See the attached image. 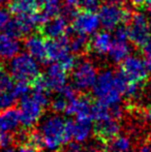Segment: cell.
<instances>
[{"label": "cell", "mask_w": 151, "mask_h": 152, "mask_svg": "<svg viewBox=\"0 0 151 152\" xmlns=\"http://www.w3.org/2000/svg\"><path fill=\"white\" fill-rule=\"evenodd\" d=\"M128 81L121 72H114L112 70H104L97 76L93 85L94 95L107 104L108 106L115 104L120 100V95L124 93L125 87Z\"/></svg>", "instance_id": "cell-1"}, {"label": "cell", "mask_w": 151, "mask_h": 152, "mask_svg": "<svg viewBox=\"0 0 151 152\" xmlns=\"http://www.w3.org/2000/svg\"><path fill=\"white\" fill-rule=\"evenodd\" d=\"M8 67L12 79L17 81H24L31 84L39 76L37 61L28 53H18L10 59Z\"/></svg>", "instance_id": "cell-2"}, {"label": "cell", "mask_w": 151, "mask_h": 152, "mask_svg": "<svg viewBox=\"0 0 151 152\" xmlns=\"http://www.w3.org/2000/svg\"><path fill=\"white\" fill-rule=\"evenodd\" d=\"M47 21L46 17L42 12H29V14L18 15L17 18L9 20L6 25V33L14 37H21L29 34L36 27L42 26Z\"/></svg>", "instance_id": "cell-3"}, {"label": "cell", "mask_w": 151, "mask_h": 152, "mask_svg": "<svg viewBox=\"0 0 151 152\" xmlns=\"http://www.w3.org/2000/svg\"><path fill=\"white\" fill-rule=\"evenodd\" d=\"M97 16L104 28L107 30H114L121 24L129 21L131 12L123 6L109 1L99 7Z\"/></svg>", "instance_id": "cell-4"}, {"label": "cell", "mask_w": 151, "mask_h": 152, "mask_svg": "<svg viewBox=\"0 0 151 152\" xmlns=\"http://www.w3.org/2000/svg\"><path fill=\"white\" fill-rule=\"evenodd\" d=\"M127 33L128 40H131L135 46L142 48L151 38V26L147 17L141 12L131 15L127 27Z\"/></svg>", "instance_id": "cell-5"}, {"label": "cell", "mask_w": 151, "mask_h": 152, "mask_svg": "<svg viewBox=\"0 0 151 152\" xmlns=\"http://www.w3.org/2000/svg\"><path fill=\"white\" fill-rule=\"evenodd\" d=\"M120 72L128 82H135L139 84L144 82L149 75L145 65V60L138 55H128L122 61Z\"/></svg>", "instance_id": "cell-6"}, {"label": "cell", "mask_w": 151, "mask_h": 152, "mask_svg": "<svg viewBox=\"0 0 151 152\" xmlns=\"http://www.w3.org/2000/svg\"><path fill=\"white\" fill-rule=\"evenodd\" d=\"M73 69V81L77 89L87 90L93 87L97 78V72L94 64L90 60L84 59L77 62Z\"/></svg>", "instance_id": "cell-7"}, {"label": "cell", "mask_w": 151, "mask_h": 152, "mask_svg": "<svg viewBox=\"0 0 151 152\" xmlns=\"http://www.w3.org/2000/svg\"><path fill=\"white\" fill-rule=\"evenodd\" d=\"M64 121L60 117H51L42 124V134L44 145L50 149H56L63 143Z\"/></svg>", "instance_id": "cell-8"}, {"label": "cell", "mask_w": 151, "mask_h": 152, "mask_svg": "<svg viewBox=\"0 0 151 152\" xmlns=\"http://www.w3.org/2000/svg\"><path fill=\"white\" fill-rule=\"evenodd\" d=\"M101 26L99 18L93 10H84L76 12L73 17V30L82 35H92L96 33Z\"/></svg>", "instance_id": "cell-9"}, {"label": "cell", "mask_w": 151, "mask_h": 152, "mask_svg": "<svg viewBox=\"0 0 151 152\" xmlns=\"http://www.w3.org/2000/svg\"><path fill=\"white\" fill-rule=\"evenodd\" d=\"M21 122L25 127H31L35 124L42 113V106L33 98L32 95L25 94L21 98Z\"/></svg>", "instance_id": "cell-10"}, {"label": "cell", "mask_w": 151, "mask_h": 152, "mask_svg": "<svg viewBox=\"0 0 151 152\" xmlns=\"http://www.w3.org/2000/svg\"><path fill=\"white\" fill-rule=\"evenodd\" d=\"M47 59L52 62H60L66 55L71 53L69 39L64 35L58 38H53L46 42Z\"/></svg>", "instance_id": "cell-11"}, {"label": "cell", "mask_w": 151, "mask_h": 152, "mask_svg": "<svg viewBox=\"0 0 151 152\" xmlns=\"http://www.w3.org/2000/svg\"><path fill=\"white\" fill-rule=\"evenodd\" d=\"M91 99L86 95H81L79 97L73 98L69 100V104L64 112L67 115H77V120H91L90 109H91Z\"/></svg>", "instance_id": "cell-12"}, {"label": "cell", "mask_w": 151, "mask_h": 152, "mask_svg": "<svg viewBox=\"0 0 151 152\" xmlns=\"http://www.w3.org/2000/svg\"><path fill=\"white\" fill-rule=\"evenodd\" d=\"M120 126L114 118L110 117L103 120H96L94 125V134L103 144L109 143L118 134Z\"/></svg>", "instance_id": "cell-13"}, {"label": "cell", "mask_w": 151, "mask_h": 152, "mask_svg": "<svg viewBox=\"0 0 151 152\" xmlns=\"http://www.w3.org/2000/svg\"><path fill=\"white\" fill-rule=\"evenodd\" d=\"M66 70L59 63H52L47 68L46 74L44 75V81L50 90L60 91L64 85H66Z\"/></svg>", "instance_id": "cell-14"}, {"label": "cell", "mask_w": 151, "mask_h": 152, "mask_svg": "<svg viewBox=\"0 0 151 152\" xmlns=\"http://www.w3.org/2000/svg\"><path fill=\"white\" fill-rule=\"evenodd\" d=\"M67 20L66 17L62 16H56L50 18L42 25V31L46 37L49 39H53V38H58L61 37L65 34L67 31Z\"/></svg>", "instance_id": "cell-15"}, {"label": "cell", "mask_w": 151, "mask_h": 152, "mask_svg": "<svg viewBox=\"0 0 151 152\" xmlns=\"http://www.w3.org/2000/svg\"><path fill=\"white\" fill-rule=\"evenodd\" d=\"M24 47L27 53L32 56L38 62H46L47 59V48L44 37L37 34H33L26 38Z\"/></svg>", "instance_id": "cell-16"}, {"label": "cell", "mask_w": 151, "mask_h": 152, "mask_svg": "<svg viewBox=\"0 0 151 152\" xmlns=\"http://www.w3.org/2000/svg\"><path fill=\"white\" fill-rule=\"evenodd\" d=\"M21 44L17 37L5 33L0 34V58L12 59L20 53Z\"/></svg>", "instance_id": "cell-17"}, {"label": "cell", "mask_w": 151, "mask_h": 152, "mask_svg": "<svg viewBox=\"0 0 151 152\" xmlns=\"http://www.w3.org/2000/svg\"><path fill=\"white\" fill-rule=\"evenodd\" d=\"M131 53V46L128 44V39H119L114 38L112 40L111 47L108 52L109 57L115 63H120L126 58Z\"/></svg>", "instance_id": "cell-18"}, {"label": "cell", "mask_w": 151, "mask_h": 152, "mask_svg": "<svg viewBox=\"0 0 151 152\" xmlns=\"http://www.w3.org/2000/svg\"><path fill=\"white\" fill-rule=\"evenodd\" d=\"M21 122V112L17 108H8L0 112V130L9 132L19 126Z\"/></svg>", "instance_id": "cell-19"}, {"label": "cell", "mask_w": 151, "mask_h": 152, "mask_svg": "<svg viewBox=\"0 0 151 152\" xmlns=\"http://www.w3.org/2000/svg\"><path fill=\"white\" fill-rule=\"evenodd\" d=\"M112 40L113 39H112V36L109 32H96V33H94V36L90 42V48L96 55L103 56V55L108 54Z\"/></svg>", "instance_id": "cell-20"}, {"label": "cell", "mask_w": 151, "mask_h": 152, "mask_svg": "<svg viewBox=\"0 0 151 152\" xmlns=\"http://www.w3.org/2000/svg\"><path fill=\"white\" fill-rule=\"evenodd\" d=\"M36 6L37 3L35 0H12L9 4V10L18 16L35 12Z\"/></svg>", "instance_id": "cell-21"}, {"label": "cell", "mask_w": 151, "mask_h": 152, "mask_svg": "<svg viewBox=\"0 0 151 152\" xmlns=\"http://www.w3.org/2000/svg\"><path fill=\"white\" fill-rule=\"evenodd\" d=\"M91 130V120H77L74 126V137L76 141L82 142L88 138Z\"/></svg>", "instance_id": "cell-22"}, {"label": "cell", "mask_w": 151, "mask_h": 152, "mask_svg": "<svg viewBox=\"0 0 151 152\" xmlns=\"http://www.w3.org/2000/svg\"><path fill=\"white\" fill-rule=\"evenodd\" d=\"M90 113L92 119H95V120H103V119H107L111 117L110 106H108L107 104H105L99 99L91 104Z\"/></svg>", "instance_id": "cell-23"}, {"label": "cell", "mask_w": 151, "mask_h": 152, "mask_svg": "<svg viewBox=\"0 0 151 152\" xmlns=\"http://www.w3.org/2000/svg\"><path fill=\"white\" fill-rule=\"evenodd\" d=\"M61 10H62V2H61V0H47L42 4V14L48 20L50 18L58 16Z\"/></svg>", "instance_id": "cell-24"}, {"label": "cell", "mask_w": 151, "mask_h": 152, "mask_svg": "<svg viewBox=\"0 0 151 152\" xmlns=\"http://www.w3.org/2000/svg\"><path fill=\"white\" fill-rule=\"evenodd\" d=\"M106 145L108 146V152H127L131 147L128 139L117 136Z\"/></svg>", "instance_id": "cell-25"}, {"label": "cell", "mask_w": 151, "mask_h": 152, "mask_svg": "<svg viewBox=\"0 0 151 152\" xmlns=\"http://www.w3.org/2000/svg\"><path fill=\"white\" fill-rule=\"evenodd\" d=\"M88 48V39L86 35L76 33V35L69 40V50L75 54H82Z\"/></svg>", "instance_id": "cell-26"}, {"label": "cell", "mask_w": 151, "mask_h": 152, "mask_svg": "<svg viewBox=\"0 0 151 152\" xmlns=\"http://www.w3.org/2000/svg\"><path fill=\"white\" fill-rule=\"evenodd\" d=\"M26 144L30 145L32 148H34L37 152L42 150L44 148V137L40 132H29L28 134V139H27Z\"/></svg>", "instance_id": "cell-27"}, {"label": "cell", "mask_w": 151, "mask_h": 152, "mask_svg": "<svg viewBox=\"0 0 151 152\" xmlns=\"http://www.w3.org/2000/svg\"><path fill=\"white\" fill-rule=\"evenodd\" d=\"M14 84L12 77L6 72L3 65L0 64V90L12 91Z\"/></svg>", "instance_id": "cell-28"}, {"label": "cell", "mask_w": 151, "mask_h": 152, "mask_svg": "<svg viewBox=\"0 0 151 152\" xmlns=\"http://www.w3.org/2000/svg\"><path fill=\"white\" fill-rule=\"evenodd\" d=\"M15 100H16V97L12 93V91L0 90V111L12 107Z\"/></svg>", "instance_id": "cell-29"}, {"label": "cell", "mask_w": 151, "mask_h": 152, "mask_svg": "<svg viewBox=\"0 0 151 152\" xmlns=\"http://www.w3.org/2000/svg\"><path fill=\"white\" fill-rule=\"evenodd\" d=\"M30 83L24 82V81H17L16 84H14L12 93L14 94L15 97H22L23 95L27 94L30 90Z\"/></svg>", "instance_id": "cell-30"}, {"label": "cell", "mask_w": 151, "mask_h": 152, "mask_svg": "<svg viewBox=\"0 0 151 152\" xmlns=\"http://www.w3.org/2000/svg\"><path fill=\"white\" fill-rule=\"evenodd\" d=\"M63 10L67 17H74L78 6L81 4V0H61Z\"/></svg>", "instance_id": "cell-31"}, {"label": "cell", "mask_w": 151, "mask_h": 152, "mask_svg": "<svg viewBox=\"0 0 151 152\" xmlns=\"http://www.w3.org/2000/svg\"><path fill=\"white\" fill-rule=\"evenodd\" d=\"M74 126L75 122L67 120L64 122V130H63V143H69L74 137Z\"/></svg>", "instance_id": "cell-32"}, {"label": "cell", "mask_w": 151, "mask_h": 152, "mask_svg": "<svg viewBox=\"0 0 151 152\" xmlns=\"http://www.w3.org/2000/svg\"><path fill=\"white\" fill-rule=\"evenodd\" d=\"M58 63L60 64V65L62 66L66 72H69V70H71L74 67H75L77 62H76L75 56L69 53V55H66V56H65L60 62H58Z\"/></svg>", "instance_id": "cell-33"}, {"label": "cell", "mask_w": 151, "mask_h": 152, "mask_svg": "<svg viewBox=\"0 0 151 152\" xmlns=\"http://www.w3.org/2000/svg\"><path fill=\"white\" fill-rule=\"evenodd\" d=\"M10 20V15L6 8L0 6V31L4 30Z\"/></svg>", "instance_id": "cell-34"}, {"label": "cell", "mask_w": 151, "mask_h": 152, "mask_svg": "<svg viewBox=\"0 0 151 152\" xmlns=\"http://www.w3.org/2000/svg\"><path fill=\"white\" fill-rule=\"evenodd\" d=\"M67 107V102L64 97H59L52 102V109L55 112H64Z\"/></svg>", "instance_id": "cell-35"}, {"label": "cell", "mask_w": 151, "mask_h": 152, "mask_svg": "<svg viewBox=\"0 0 151 152\" xmlns=\"http://www.w3.org/2000/svg\"><path fill=\"white\" fill-rule=\"evenodd\" d=\"M59 93H60L61 95H62V97H64L66 100H71L73 98L76 97L75 89L71 86H69V85H64V86L60 89Z\"/></svg>", "instance_id": "cell-36"}, {"label": "cell", "mask_w": 151, "mask_h": 152, "mask_svg": "<svg viewBox=\"0 0 151 152\" xmlns=\"http://www.w3.org/2000/svg\"><path fill=\"white\" fill-rule=\"evenodd\" d=\"M12 140H14L12 136L10 134H8L7 132H0V147L6 148V147H8L12 144Z\"/></svg>", "instance_id": "cell-37"}, {"label": "cell", "mask_w": 151, "mask_h": 152, "mask_svg": "<svg viewBox=\"0 0 151 152\" xmlns=\"http://www.w3.org/2000/svg\"><path fill=\"white\" fill-rule=\"evenodd\" d=\"M101 1H103V0H81V4H82L85 10H94L98 7L99 3H101Z\"/></svg>", "instance_id": "cell-38"}, {"label": "cell", "mask_w": 151, "mask_h": 152, "mask_svg": "<svg viewBox=\"0 0 151 152\" xmlns=\"http://www.w3.org/2000/svg\"><path fill=\"white\" fill-rule=\"evenodd\" d=\"M114 38H119V39H128V33H127V28L123 26H118L115 28Z\"/></svg>", "instance_id": "cell-39"}, {"label": "cell", "mask_w": 151, "mask_h": 152, "mask_svg": "<svg viewBox=\"0 0 151 152\" xmlns=\"http://www.w3.org/2000/svg\"><path fill=\"white\" fill-rule=\"evenodd\" d=\"M142 48H143V54L145 58L148 59V60H151V38Z\"/></svg>", "instance_id": "cell-40"}, {"label": "cell", "mask_w": 151, "mask_h": 152, "mask_svg": "<svg viewBox=\"0 0 151 152\" xmlns=\"http://www.w3.org/2000/svg\"><path fill=\"white\" fill-rule=\"evenodd\" d=\"M19 152H37V151L35 150L34 148H32L30 145L24 143V144H20V147H19Z\"/></svg>", "instance_id": "cell-41"}, {"label": "cell", "mask_w": 151, "mask_h": 152, "mask_svg": "<svg viewBox=\"0 0 151 152\" xmlns=\"http://www.w3.org/2000/svg\"><path fill=\"white\" fill-rule=\"evenodd\" d=\"M133 6H141L145 2V0H128Z\"/></svg>", "instance_id": "cell-42"}, {"label": "cell", "mask_w": 151, "mask_h": 152, "mask_svg": "<svg viewBox=\"0 0 151 152\" xmlns=\"http://www.w3.org/2000/svg\"><path fill=\"white\" fill-rule=\"evenodd\" d=\"M128 0H110V2H113L115 4H118V5H121L123 6Z\"/></svg>", "instance_id": "cell-43"}, {"label": "cell", "mask_w": 151, "mask_h": 152, "mask_svg": "<svg viewBox=\"0 0 151 152\" xmlns=\"http://www.w3.org/2000/svg\"><path fill=\"white\" fill-rule=\"evenodd\" d=\"M145 65H146V68H147L148 72H149V74H151V60L145 59Z\"/></svg>", "instance_id": "cell-44"}, {"label": "cell", "mask_w": 151, "mask_h": 152, "mask_svg": "<svg viewBox=\"0 0 151 152\" xmlns=\"http://www.w3.org/2000/svg\"><path fill=\"white\" fill-rule=\"evenodd\" d=\"M147 115H148V118L151 120V102L150 104H148V108H147Z\"/></svg>", "instance_id": "cell-45"}, {"label": "cell", "mask_w": 151, "mask_h": 152, "mask_svg": "<svg viewBox=\"0 0 151 152\" xmlns=\"http://www.w3.org/2000/svg\"><path fill=\"white\" fill-rule=\"evenodd\" d=\"M141 152H151V149L149 147H143V148L141 149Z\"/></svg>", "instance_id": "cell-46"}, {"label": "cell", "mask_w": 151, "mask_h": 152, "mask_svg": "<svg viewBox=\"0 0 151 152\" xmlns=\"http://www.w3.org/2000/svg\"><path fill=\"white\" fill-rule=\"evenodd\" d=\"M47 0H35V2L37 3V5H42Z\"/></svg>", "instance_id": "cell-47"}, {"label": "cell", "mask_w": 151, "mask_h": 152, "mask_svg": "<svg viewBox=\"0 0 151 152\" xmlns=\"http://www.w3.org/2000/svg\"><path fill=\"white\" fill-rule=\"evenodd\" d=\"M3 152H16V151H15L14 148H8V147H6V148L3 150Z\"/></svg>", "instance_id": "cell-48"}, {"label": "cell", "mask_w": 151, "mask_h": 152, "mask_svg": "<svg viewBox=\"0 0 151 152\" xmlns=\"http://www.w3.org/2000/svg\"><path fill=\"white\" fill-rule=\"evenodd\" d=\"M7 2H9V0H0V4H1V5H4V4H6Z\"/></svg>", "instance_id": "cell-49"}, {"label": "cell", "mask_w": 151, "mask_h": 152, "mask_svg": "<svg viewBox=\"0 0 151 152\" xmlns=\"http://www.w3.org/2000/svg\"><path fill=\"white\" fill-rule=\"evenodd\" d=\"M148 16H149V18L151 19V4H150L149 8H148Z\"/></svg>", "instance_id": "cell-50"}, {"label": "cell", "mask_w": 151, "mask_h": 152, "mask_svg": "<svg viewBox=\"0 0 151 152\" xmlns=\"http://www.w3.org/2000/svg\"><path fill=\"white\" fill-rule=\"evenodd\" d=\"M148 87H149V90L151 91V80H150V82H149V84H148Z\"/></svg>", "instance_id": "cell-51"}, {"label": "cell", "mask_w": 151, "mask_h": 152, "mask_svg": "<svg viewBox=\"0 0 151 152\" xmlns=\"http://www.w3.org/2000/svg\"><path fill=\"white\" fill-rule=\"evenodd\" d=\"M149 139H150V141H151V134H150V137H149Z\"/></svg>", "instance_id": "cell-52"}]
</instances>
